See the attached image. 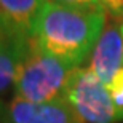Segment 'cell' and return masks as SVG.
Segmentation results:
<instances>
[{"label":"cell","mask_w":123,"mask_h":123,"mask_svg":"<svg viewBox=\"0 0 123 123\" xmlns=\"http://www.w3.org/2000/svg\"><path fill=\"white\" fill-rule=\"evenodd\" d=\"M104 8H72L46 0L32 31L43 53L78 67L93 51L105 26Z\"/></svg>","instance_id":"obj_1"},{"label":"cell","mask_w":123,"mask_h":123,"mask_svg":"<svg viewBox=\"0 0 123 123\" xmlns=\"http://www.w3.org/2000/svg\"><path fill=\"white\" fill-rule=\"evenodd\" d=\"M72 66L50 56L32 40L26 58L19 64L14 86L18 98L29 102H50L64 98Z\"/></svg>","instance_id":"obj_2"},{"label":"cell","mask_w":123,"mask_h":123,"mask_svg":"<svg viewBox=\"0 0 123 123\" xmlns=\"http://www.w3.org/2000/svg\"><path fill=\"white\" fill-rule=\"evenodd\" d=\"M107 90L110 93V98L114 101L115 107L123 114V67L115 74L112 82L107 85Z\"/></svg>","instance_id":"obj_8"},{"label":"cell","mask_w":123,"mask_h":123,"mask_svg":"<svg viewBox=\"0 0 123 123\" xmlns=\"http://www.w3.org/2000/svg\"><path fill=\"white\" fill-rule=\"evenodd\" d=\"M10 123H83L66 98L50 102H29L14 98L8 105Z\"/></svg>","instance_id":"obj_4"},{"label":"cell","mask_w":123,"mask_h":123,"mask_svg":"<svg viewBox=\"0 0 123 123\" xmlns=\"http://www.w3.org/2000/svg\"><path fill=\"white\" fill-rule=\"evenodd\" d=\"M102 8L123 18V0H99Z\"/></svg>","instance_id":"obj_10"},{"label":"cell","mask_w":123,"mask_h":123,"mask_svg":"<svg viewBox=\"0 0 123 123\" xmlns=\"http://www.w3.org/2000/svg\"><path fill=\"white\" fill-rule=\"evenodd\" d=\"M123 67V38L120 26L105 23L91 53L90 69L105 86L112 82L115 74Z\"/></svg>","instance_id":"obj_5"},{"label":"cell","mask_w":123,"mask_h":123,"mask_svg":"<svg viewBox=\"0 0 123 123\" xmlns=\"http://www.w3.org/2000/svg\"><path fill=\"white\" fill-rule=\"evenodd\" d=\"M64 98L83 123L123 122V114L115 107L107 86L90 67L72 69Z\"/></svg>","instance_id":"obj_3"},{"label":"cell","mask_w":123,"mask_h":123,"mask_svg":"<svg viewBox=\"0 0 123 123\" xmlns=\"http://www.w3.org/2000/svg\"><path fill=\"white\" fill-rule=\"evenodd\" d=\"M31 45L32 38H10L0 43V93L16 80L19 64L26 58Z\"/></svg>","instance_id":"obj_7"},{"label":"cell","mask_w":123,"mask_h":123,"mask_svg":"<svg viewBox=\"0 0 123 123\" xmlns=\"http://www.w3.org/2000/svg\"><path fill=\"white\" fill-rule=\"evenodd\" d=\"M120 32H122V38H123V24L120 26Z\"/></svg>","instance_id":"obj_12"},{"label":"cell","mask_w":123,"mask_h":123,"mask_svg":"<svg viewBox=\"0 0 123 123\" xmlns=\"http://www.w3.org/2000/svg\"><path fill=\"white\" fill-rule=\"evenodd\" d=\"M48 2L72 8H102L99 0H48Z\"/></svg>","instance_id":"obj_9"},{"label":"cell","mask_w":123,"mask_h":123,"mask_svg":"<svg viewBox=\"0 0 123 123\" xmlns=\"http://www.w3.org/2000/svg\"><path fill=\"white\" fill-rule=\"evenodd\" d=\"M10 38H14V37L10 34L8 27H6V26H5V23H3V19L0 18V43H3V42L10 40ZM21 40H23V38H21Z\"/></svg>","instance_id":"obj_11"},{"label":"cell","mask_w":123,"mask_h":123,"mask_svg":"<svg viewBox=\"0 0 123 123\" xmlns=\"http://www.w3.org/2000/svg\"><path fill=\"white\" fill-rule=\"evenodd\" d=\"M46 0H0V18L14 38H32V31Z\"/></svg>","instance_id":"obj_6"}]
</instances>
